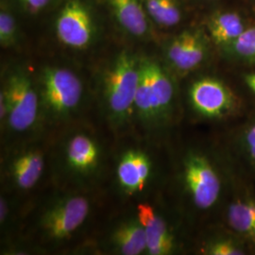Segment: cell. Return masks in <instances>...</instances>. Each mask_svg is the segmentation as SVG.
Segmentation results:
<instances>
[{
	"mask_svg": "<svg viewBox=\"0 0 255 255\" xmlns=\"http://www.w3.org/2000/svg\"><path fill=\"white\" fill-rule=\"evenodd\" d=\"M182 106L173 77L158 62H140V77L134 101V116L154 129L172 127Z\"/></svg>",
	"mask_w": 255,
	"mask_h": 255,
	"instance_id": "2",
	"label": "cell"
},
{
	"mask_svg": "<svg viewBox=\"0 0 255 255\" xmlns=\"http://www.w3.org/2000/svg\"><path fill=\"white\" fill-rule=\"evenodd\" d=\"M9 215V204L5 200V198L1 197V200H0V222H1V225L6 223Z\"/></svg>",
	"mask_w": 255,
	"mask_h": 255,
	"instance_id": "26",
	"label": "cell"
},
{
	"mask_svg": "<svg viewBox=\"0 0 255 255\" xmlns=\"http://www.w3.org/2000/svg\"><path fill=\"white\" fill-rule=\"evenodd\" d=\"M9 108L6 125L15 133L31 130L38 122L41 112L40 98L27 74L16 71L9 75L2 90Z\"/></svg>",
	"mask_w": 255,
	"mask_h": 255,
	"instance_id": "8",
	"label": "cell"
},
{
	"mask_svg": "<svg viewBox=\"0 0 255 255\" xmlns=\"http://www.w3.org/2000/svg\"><path fill=\"white\" fill-rule=\"evenodd\" d=\"M152 170L153 164L146 152L128 149L120 156L117 166L119 187L128 195L142 191L149 182Z\"/></svg>",
	"mask_w": 255,
	"mask_h": 255,
	"instance_id": "15",
	"label": "cell"
},
{
	"mask_svg": "<svg viewBox=\"0 0 255 255\" xmlns=\"http://www.w3.org/2000/svg\"><path fill=\"white\" fill-rule=\"evenodd\" d=\"M56 32L64 46L76 49L86 48L94 36L88 9L78 0L68 1L57 19Z\"/></svg>",
	"mask_w": 255,
	"mask_h": 255,
	"instance_id": "13",
	"label": "cell"
},
{
	"mask_svg": "<svg viewBox=\"0 0 255 255\" xmlns=\"http://www.w3.org/2000/svg\"><path fill=\"white\" fill-rule=\"evenodd\" d=\"M45 169V157L41 149L28 147L13 155L7 166V173L13 186L21 191L33 188Z\"/></svg>",
	"mask_w": 255,
	"mask_h": 255,
	"instance_id": "16",
	"label": "cell"
},
{
	"mask_svg": "<svg viewBox=\"0 0 255 255\" xmlns=\"http://www.w3.org/2000/svg\"><path fill=\"white\" fill-rule=\"evenodd\" d=\"M101 145L90 133L79 130L67 137L63 147V162L67 172L86 179L99 170L101 163Z\"/></svg>",
	"mask_w": 255,
	"mask_h": 255,
	"instance_id": "12",
	"label": "cell"
},
{
	"mask_svg": "<svg viewBox=\"0 0 255 255\" xmlns=\"http://www.w3.org/2000/svg\"><path fill=\"white\" fill-rule=\"evenodd\" d=\"M219 222L246 241L255 255V180L237 171Z\"/></svg>",
	"mask_w": 255,
	"mask_h": 255,
	"instance_id": "7",
	"label": "cell"
},
{
	"mask_svg": "<svg viewBox=\"0 0 255 255\" xmlns=\"http://www.w3.org/2000/svg\"><path fill=\"white\" fill-rule=\"evenodd\" d=\"M210 43L211 40L201 31H182L166 46L165 60L168 68L181 77L195 72L208 61Z\"/></svg>",
	"mask_w": 255,
	"mask_h": 255,
	"instance_id": "10",
	"label": "cell"
},
{
	"mask_svg": "<svg viewBox=\"0 0 255 255\" xmlns=\"http://www.w3.org/2000/svg\"><path fill=\"white\" fill-rule=\"evenodd\" d=\"M248 27L239 13L219 12L212 16L208 23L210 40L218 51H220L234 43Z\"/></svg>",
	"mask_w": 255,
	"mask_h": 255,
	"instance_id": "17",
	"label": "cell"
},
{
	"mask_svg": "<svg viewBox=\"0 0 255 255\" xmlns=\"http://www.w3.org/2000/svg\"><path fill=\"white\" fill-rule=\"evenodd\" d=\"M20 1L28 10L32 12H36L38 10L45 8L50 0H20Z\"/></svg>",
	"mask_w": 255,
	"mask_h": 255,
	"instance_id": "24",
	"label": "cell"
},
{
	"mask_svg": "<svg viewBox=\"0 0 255 255\" xmlns=\"http://www.w3.org/2000/svg\"><path fill=\"white\" fill-rule=\"evenodd\" d=\"M185 104L194 119L223 128L244 118L251 109L238 89L213 75L200 76L190 82Z\"/></svg>",
	"mask_w": 255,
	"mask_h": 255,
	"instance_id": "3",
	"label": "cell"
},
{
	"mask_svg": "<svg viewBox=\"0 0 255 255\" xmlns=\"http://www.w3.org/2000/svg\"><path fill=\"white\" fill-rule=\"evenodd\" d=\"M8 116H9L8 103H7L6 98L3 94V92H1V94H0V121H1L2 125L3 124L6 125Z\"/></svg>",
	"mask_w": 255,
	"mask_h": 255,
	"instance_id": "25",
	"label": "cell"
},
{
	"mask_svg": "<svg viewBox=\"0 0 255 255\" xmlns=\"http://www.w3.org/2000/svg\"><path fill=\"white\" fill-rule=\"evenodd\" d=\"M197 242V252L204 255H255L251 247L221 222L207 224Z\"/></svg>",
	"mask_w": 255,
	"mask_h": 255,
	"instance_id": "14",
	"label": "cell"
},
{
	"mask_svg": "<svg viewBox=\"0 0 255 255\" xmlns=\"http://www.w3.org/2000/svg\"><path fill=\"white\" fill-rule=\"evenodd\" d=\"M119 24L128 33L143 36L147 31L146 13L139 0H108Z\"/></svg>",
	"mask_w": 255,
	"mask_h": 255,
	"instance_id": "19",
	"label": "cell"
},
{
	"mask_svg": "<svg viewBox=\"0 0 255 255\" xmlns=\"http://www.w3.org/2000/svg\"><path fill=\"white\" fill-rule=\"evenodd\" d=\"M89 212L87 198L81 195L60 197L43 210L38 219V231L46 241H64L82 227Z\"/></svg>",
	"mask_w": 255,
	"mask_h": 255,
	"instance_id": "6",
	"label": "cell"
},
{
	"mask_svg": "<svg viewBox=\"0 0 255 255\" xmlns=\"http://www.w3.org/2000/svg\"><path fill=\"white\" fill-rule=\"evenodd\" d=\"M140 77V62L123 51L110 66L104 80V108L111 123L124 126L134 116V101Z\"/></svg>",
	"mask_w": 255,
	"mask_h": 255,
	"instance_id": "4",
	"label": "cell"
},
{
	"mask_svg": "<svg viewBox=\"0 0 255 255\" xmlns=\"http://www.w3.org/2000/svg\"><path fill=\"white\" fill-rule=\"evenodd\" d=\"M241 89H238L250 108H255V68H244L239 75Z\"/></svg>",
	"mask_w": 255,
	"mask_h": 255,
	"instance_id": "23",
	"label": "cell"
},
{
	"mask_svg": "<svg viewBox=\"0 0 255 255\" xmlns=\"http://www.w3.org/2000/svg\"><path fill=\"white\" fill-rule=\"evenodd\" d=\"M137 218L143 224L149 255H171L182 252L184 243L177 226L156 212L148 203L137 206Z\"/></svg>",
	"mask_w": 255,
	"mask_h": 255,
	"instance_id": "11",
	"label": "cell"
},
{
	"mask_svg": "<svg viewBox=\"0 0 255 255\" xmlns=\"http://www.w3.org/2000/svg\"><path fill=\"white\" fill-rule=\"evenodd\" d=\"M227 64L241 68H255V26H249L230 46L219 51Z\"/></svg>",
	"mask_w": 255,
	"mask_h": 255,
	"instance_id": "20",
	"label": "cell"
},
{
	"mask_svg": "<svg viewBox=\"0 0 255 255\" xmlns=\"http://www.w3.org/2000/svg\"><path fill=\"white\" fill-rule=\"evenodd\" d=\"M16 39V27L12 15L6 10L0 13V43L4 47L12 46Z\"/></svg>",
	"mask_w": 255,
	"mask_h": 255,
	"instance_id": "22",
	"label": "cell"
},
{
	"mask_svg": "<svg viewBox=\"0 0 255 255\" xmlns=\"http://www.w3.org/2000/svg\"><path fill=\"white\" fill-rule=\"evenodd\" d=\"M115 251L123 255H138L146 252V232L138 218L119 224L111 237Z\"/></svg>",
	"mask_w": 255,
	"mask_h": 255,
	"instance_id": "18",
	"label": "cell"
},
{
	"mask_svg": "<svg viewBox=\"0 0 255 255\" xmlns=\"http://www.w3.org/2000/svg\"><path fill=\"white\" fill-rule=\"evenodd\" d=\"M237 172L217 139L209 145L186 146L176 173L183 216L219 222Z\"/></svg>",
	"mask_w": 255,
	"mask_h": 255,
	"instance_id": "1",
	"label": "cell"
},
{
	"mask_svg": "<svg viewBox=\"0 0 255 255\" xmlns=\"http://www.w3.org/2000/svg\"><path fill=\"white\" fill-rule=\"evenodd\" d=\"M145 3L147 13L158 25L170 27L180 23L182 13L176 0H146Z\"/></svg>",
	"mask_w": 255,
	"mask_h": 255,
	"instance_id": "21",
	"label": "cell"
},
{
	"mask_svg": "<svg viewBox=\"0 0 255 255\" xmlns=\"http://www.w3.org/2000/svg\"><path fill=\"white\" fill-rule=\"evenodd\" d=\"M217 140L237 171L255 181V108L224 128Z\"/></svg>",
	"mask_w": 255,
	"mask_h": 255,
	"instance_id": "9",
	"label": "cell"
},
{
	"mask_svg": "<svg viewBox=\"0 0 255 255\" xmlns=\"http://www.w3.org/2000/svg\"><path fill=\"white\" fill-rule=\"evenodd\" d=\"M38 94L42 114L50 120L64 121L80 108L83 87L80 78L71 70L46 67L42 72Z\"/></svg>",
	"mask_w": 255,
	"mask_h": 255,
	"instance_id": "5",
	"label": "cell"
}]
</instances>
